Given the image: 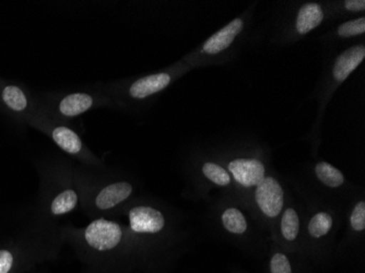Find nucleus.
Instances as JSON below:
<instances>
[{
	"label": "nucleus",
	"instance_id": "2",
	"mask_svg": "<svg viewBox=\"0 0 365 273\" xmlns=\"http://www.w3.org/2000/svg\"><path fill=\"white\" fill-rule=\"evenodd\" d=\"M75 180L79 190L80 210L90 221L118 215L128 205L135 192L130 180L108 175L106 166L91 168L76 163Z\"/></svg>",
	"mask_w": 365,
	"mask_h": 273
},
{
	"label": "nucleus",
	"instance_id": "17",
	"mask_svg": "<svg viewBox=\"0 0 365 273\" xmlns=\"http://www.w3.org/2000/svg\"><path fill=\"white\" fill-rule=\"evenodd\" d=\"M315 175L322 184L329 188H338L344 182V176L341 170L325 161L319 162L315 165Z\"/></svg>",
	"mask_w": 365,
	"mask_h": 273
},
{
	"label": "nucleus",
	"instance_id": "20",
	"mask_svg": "<svg viewBox=\"0 0 365 273\" xmlns=\"http://www.w3.org/2000/svg\"><path fill=\"white\" fill-rule=\"evenodd\" d=\"M338 36L341 38H351L360 36L365 32V18L346 21L339 26L337 30Z\"/></svg>",
	"mask_w": 365,
	"mask_h": 273
},
{
	"label": "nucleus",
	"instance_id": "15",
	"mask_svg": "<svg viewBox=\"0 0 365 273\" xmlns=\"http://www.w3.org/2000/svg\"><path fill=\"white\" fill-rule=\"evenodd\" d=\"M221 223L227 233L243 235L247 232L248 223L244 213L237 207H227L221 215Z\"/></svg>",
	"mask_w": 365,
	"mask_h": 273
},
{
	"label": "nucleus",
	"instance_id": "19",
	"mask_svg": "<svg viewBox=\"0 0 365 273\" xmlns=\"http://www.w3.org/2000/svg\"><path fill=\"white\" fill-rule=\"evenodd\" d=\"M268 271L269 273H297L289 254L281 249L274 250L270 254Z\"/></svg>",
	"mask_w": 365,
	"mask_h": 273
},
{
	"label": "nucleus",
	"instance_id": "5",
	"mask_svg": "<svg viewBox=\"0 0 365 273\" xmlns=\"http://www.w3.org/2000/svg\"><path fill=\"white\" fill-rule=\"evenodd\" d=\"M110 98L100 83L80 89L61 90L49 94L44 100L42 110L61 122L71 123L91 110L112 108Z\"/></svg>",
	"mask_w": 365,
	"mask_h": 273
},
{
	"label": "nucleus",
	"instance_id": "18",
	"mask_svg": "<svg viewBox=\"0 0 365 273\" xmlns=\"http://www.w3.org/2000/svg\"><path fill=\"white\" fill-rule=\"evenodd\" d=\"M200 172L204 178L215 186L229 187L232 184V177L227 168L215 162H204L200 166Z\"/></svg>",
	"mask_w": 365,
	"mask_h": 273
},
{
	"label": "nucleus",
	"instance_id": "6",
	"mask_svg": "<svg viewBox=\"0 0 365 273\" xmlns=\"http://www.w3.org/2000/svg\"><path fill=\"white\" fill-rule=\"evenodd\" d=\"M32 124L48 135L66 157L82 165L103 168V160L90 149L81 135L71 126V123L61 122L38 110L33 116Z\"/></svg>",
	"mask_w": 365,
	"mask_h": 273
},
{
	"label": "nucleus",
	"instance_id": "3",
	"mask_svg": "<svg viewBox=\"0 0 365 273\" xmlns=\"http://www.w3.org/2000/svg\"><path fill=\"white\" fill-rule=\"evenodd\" d=\"M76 162L66 155L48 161L42 170V212L46 223L55 225L80 206L75 180Z\"/></svg>",
	"mask_w": 365,
	"mask_h": 273
},
{
	"label": "nucleus",
	"instance_id": "1",
	"mask_svg": "<svg viewBox=\"0 0 365 273\" xmlns=\"http://www.w3.org/2000/svg\"><path fill=\"white\" fill-rule=\"evenodd\" d=\"M63 234L81 264L80 273H169L178 257L175 238L138 233L110 217L81 227L63 225Z\"/></svg>",
	"mask_w": 365,
	"mask_h": 273
},
{
	"label": "nucleus",
	"instance_id": "14",
	"mask_svg": "<svg viewBox=\"0 0 365 273\" xmlns=\"http://www.w3.org/2000/svg\"><path fill=\"white\" fill-rule=\"evenodd\" d=\"M300 225L299 212L294 208L288 207L284 209L280 215V223H279L281 239L288 245L297 243L300 235Z\"/></svg>",
	"mask_w": 365,
	"mask_h": 273
},
{
	"label": "nucleus",
	"instance_id": "11",
	"mask_svg": "<svg viewBox=\"0 0 365 273\" xmlns=\"http://www.w3.org/2000/svg\"><path fill=\"white\" fill-rule=\"evenodd\" d=\"M244 22L242 19H235L225 28L215 33L202 45V52L208 55H217L231 46L235 38L243 30Z\"/></svg>",
	"mask_w": 365,
	"mask_h": 273
},
{
	"label": "nucleus",
	"instance_id": "9",
	"mask_svg": "<svg viewBox=\"0 0 365 273\" xmlns=\"http://www.w3.org/2000/svg\"><path fill=\"white\" fill-rule=\"evenodd\" d=\"M227 172L237 184L244 188H255L264 177L266 168L259 160L240 158L227 164Z\"/></svg>",
	"mask_w": 365,
	"mask_h": 273
},
{
	"label": "nucleus",
	"instance_id": "22",
	"mask_svg": "<svg viewBox=\"0 0 365 273\" xmlns=\"http://www.w3.org/2000/svg\"><path fill=\"white\" fill-rule=\"evenodd\" d=\"M344 7L349 11H363L365 9L364 0H346L344 1Z\"/></svg>",
	"mask_w": 365,
	"mask_h": 273
},
{
	"label": "nucleus",
	"instance_id": "13",
	"mask_svg": "<svg viewBox=\"0 0 365 273\" xmlns=\"http://www.w3.org/2000/svg\"><path fill=\"white\" fill-rule=\"evenodd\" d=\"M323 8L319 4H307L301 7L300 11L297 14V33L301 36H305L314 29L317 28L323 22Z\"/></svg>",
	"mask_w": 365,
	"mask_h": 273
},
{
	"label": "nucleus",
	"instance_id": "16",
	"mask_svg": "<svg viewBox=\"0 0 365 273\" xmlns=\"http://www.w3.org/2000/svg\"><path fill=\"white\" fill-rule=\"evenodd\" d=\"M333 215L327 211L315 213L307 225V233L313 239H322L333 230Z\"/></svg>",
	"mask_w": 365,
	"mask_h": 273
},
{
	"label": "nucleus",
	"instance_id": "4",
	"mask_svg": "<svg viewBox=\"0 0 365 273\" xmlns=\"http://www.w3.org/2000/svg\"><path fill=\"white\" fill-rule=\"evenodd\" d=\"M65 245L63 225H51L33 244H9L0 247V273H32L58 257Z\"/></svg>",
	"mask_w": 365,
	"mask_h": 273
},
{
	"label": "nucleus",
	"instance_id": "10",
	"mask_svg": "<svg viewBox=\"0 0 365 273\" xmlns=\"http://www.w3.org/2000/svg\"><path fill=\"white\" fill-rule=\"evenodd\" d=\"M0 102L16 116H28L34 110L30 96L18 84L6 83L0 87Z\"/></svg>",
	"mask_w": 365,
	"mask_h": 273
},
{
	"label": "nucleus",
	"instance_id": "12",
	"mask_svg": "<svg viewBox=\"0 0 365 273\" xmlns=\"http://www.w3.org/2000/svg\"><path fill=\"white\" fill-rule=\"evenodd\" d=\"M364 58L365 47L362 45L350 47V48L344 51L336 59L333 71L334 79L337 82H344L346 78L349 77L356 71V68L364 61Z\"/></svg>",
	"mask_w": 365,
	"mask_h": 273
},
{
	"label": "nucleus",
	"instance_id": "7",
	"mask_svg": "<svg viewBox=\"0 0 365 273\" xmlns=\"http://www.w3.org/2000/svg\"><path fill=\"white\" fill-rule=\"evenodd\" d=\"M173 73L160 71V73H151V75L138 78L127 84L126 87L115 83H100V86L113 103L116 98H122L123 96H126L129 100L133 101L147 100V98L167 89L173 82Z\"/></svg>",
	"mask_w": 365,
	"mask_h": 273
},
{
	"label": "nucleus",
	"instance_id": "21",
	"mask_svg": "<svg viewBox=\"0 0 365 273\" xmlns=\"http://www.w3.org/2000/svg\"><path fill=\"white\" fill-rule=\"evenodd\" d=\"M350 227L356 233L365 230V202L364 200L356 202L354 208L352 209L351 215H350Z\"/></svg>",
	"mask_w": 365,
	"mask_h": 273
},
{
	"label": "nucleus",
	"instance_id": "8",
	"mask_svg": "<svg viewBox=\"0 0 365 273\" xmlns=\"http://www.w3.org/2000/svg\"><path fill=\"white\" fill-rule=\"evenodd\" d=\"M256 208L262 217L270 221L278 219L284 211L286 195L284 187L274 176H266L254 192Z\"/></svg>",
	"mask_w": 365,
	"mask_h": 273
}]
</instances>
